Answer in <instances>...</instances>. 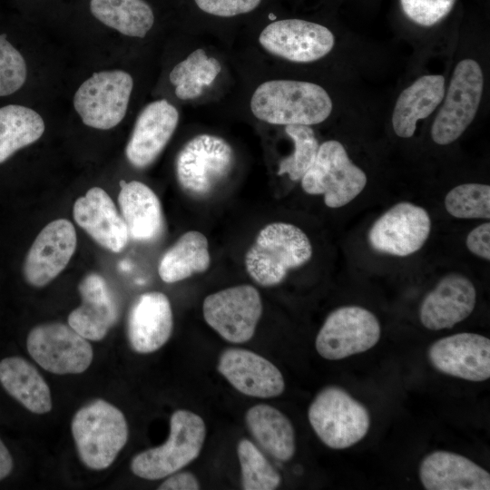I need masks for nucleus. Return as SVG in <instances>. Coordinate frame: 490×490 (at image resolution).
Here are the masks:
<instances>
[{"mask_svg":"<svg viewBox=\"0 0 490 490\" xmlns=\"http://www.w3.org/2000/svg\"><path fill=\"white\" fill-rule=\"evenodd\" d=\"M333 103L320 85L296 80H271L260 84L250 100L253 115L277 125H315L326 121Z\"/></svg>","mask_w":490,"mask_h":490,"instance_id":"obj_1","label":"nucleus"},{"mask_svg":"<svg viewBox=\"0 0 490 490\" xmlns=\"http://www.w3.org/2000/svg\"><path fill=\"white\" fill-rule=\"evenodd\" d=\"M312 245L307 234L287 222H272L258 233L247 250L244 263L248 274L258 284H279L289 270L306 264L312 257Z\"/></svg>","mask_w":490,"mask_h":490,"instance_id":"obj_2","label":"nucleus"},{"mask_svg":"<svg viewBox=\"0 0 490 490\" xmlns=\"http://www.w3.org/2000/svg\"><path fill=\"white\" fill-rule=\"evenodd\" d=\"M71 431L80 460L93 470H103L113 465L129 436L123 413L102 398L77 410Z\"/></svg>","mask_w":490,"mask_h":490,"instance_id":"obj_3","label":"nucleus"},{"mask_svg":"<svg viewBox=\"0 0 490 490\" xmlns=\"http://www.w3.org/2000/svg\"><path fill=\"white\" fill-rule=\"evenodd\" d=\"M205 437L206 426L199 415L185 409L176 410L170 419L166 442L135 455L131 461V470L147 480L164 478L196 459Z\"/></svg>","mask_w":490,"mask_h":490,"instance_id":"obj_4","label":"nucleus"},{"mask_svg":"<svg viewBox=\"0 0 490 490\" xmlns=\"http://www.w3.org/2000/svg\"><path fill=\"white\" fill-rule=\"evenodd\" d=\"M308 417L318 437L332 449L352 446L370 426L368 408L338 386H328L316 395Z\"/></svg>","mask_w":490,"mask_h":490,"instance_id":"obj_5","label":"nucleus"},{"mask_svg":"<svg viewBox=\"0 0 490 490\" xmlns=\"http://www.w3.org/2000/svg\"><path fill=\"white\" fill-rule=\"evenodd\" d=\"M484 86V74L477 61L465 58L456 64L431 126L435 143L448 145L464 133L477 113Z\"/></svg>","mask_w":490,"mask_h":490,"instance_id":"obj_6","label":"nucleus"},{"mask_svg":"<svg viewBox=\"0 0 490 490\" xmlns=\"http://www.w3.org/2000/svg\"><path fill=\"white\" fill-rule=\"evenodd\" d=\"M305 192L323 195L329 208H340L353 201L365 188L368 178L336 140L322 142L317 157L300 179Z\"/></svg>","mask_w":490,"mask_h":490,"instance_id":"obj_7","label":"nucleus"},{"mask_svg":"<svg viewBox=\"0 0 490 490\" xmlns=\"http://www.w3.org/2000/svg\"><path fill=\"white\" fill-rule=\"evenodd\" d=\"M233 163L234 152L228 142L220 136L200 134L186 142L176 157L177 181L187 193L203 197L227 177Z\"/></svg>","mask_w":490,"mask_h":490,"instance_id":"obj_8","label":"nucleus"},{"mask_svg":"<svg viewBox=\"0 0 490 490\" xmlns=\"http://www.w3.org/2000/svg\"><path fill=\"white\" fill-rule=\"evenodd\" d=\"M132 87V77L124 71L94 73L75 92L74 109L87 126L113 128L126 114Z\"/></svg>","mask_w":490,"mask_h":490,"instance_id":"obj_9","label":"nucleus"},{"mask_svg":"<svg viewBox=\"0 0 490 490\" xmlns=\"http://www.w3.org/2000/svg\"><path fill=\"white\" fill-rule=\"evenodd\" d=\"M26 348L44 370L57 375L83 373L93 358L89 340L61 322L43 323L33 328L26 338Z\"/></svg>","mask_w":490,"mask_h":490,"instance_id":"obj_10","label":"nucleus"},{"mask_svg":"<svg viewBox=\"0 0 490 490\" xmlns=\"http://www.w3.org/2000/svg\"><path fill=\"white\" fill-rule=\"evenodd\" d=\"M377 318L359 306H343L326 318L315 341L318 353L339 360L372 348L379 340Z\"/></svg>","mask_w":490,"mask_h":490,"instance_id":"obj_11","label":"nucleus"},{"mask_svg":"<svg viewBox=\"0 0 490 490\" xmlns=\"http://www.w3.org/2000/svg\"><path fill=\"white\" fill-rule=\"evenodd\" d=\"M207 324L222 338L244 343L254 335L262 314V301L257 289L242 284L208 295L202 304Z\"/></svg>","mask_w":490,"mask_h":490,"instance_id":"obj_12","label":"nucleus"},{"mask_svg":"<svg viewBox=\"0 0 490 490\" xmlns=\"http://www.w3.org/2000/svg\"><path fill=\"white\" fill-rule=\"evenodd\" d=\"M430 230L428 212L414 203L402 201L373 223L368 239L370 247L377 252L407 257L423 247Z\"/></svg>","mask_w":490,"mask_h":490,"instance_id":"obj_13","label":"nucleus"},{"mask_svg":"<svg viewBox=\"0 0 490 490\" xmlns=\"http://www.w3.org/2000/svg\"><path fill=\"white\" fill-rule=\"evenodd\" d=\"M270 54L294 63H311L328 54L335 36L326 26L302 19H283L270 23L259 36Z\"/></svg>","mask_w":490,"mask_h":490,"instance_id":"obj_14","label":"nucleus"},{"mask_svg":"<svg viewBox=\"0 0 490 490\" xmlns=\"http://www.w3.org/2000/svg\"><path fill=\"white\" fill-rule=\"evenodd\" d=\"M427 358L438 371L480 382L490 377V340L470 332L442 338L430 345Z\"/></svg>","mask_w":490,"mask_h":490,"instance_id":"obj_15","label":"nucleus"},{"mask_svg":"<svg viewBox=\"0 0 490 490\" xmlns=\"http://www.w3.org/2000/svg\"><path fill=\"white\" fill-rule=\"evenodd\" d=\"M77 243L72 222L58 219L49 222L37 235L23 266L26 282L41 288L50 283L67 266Z\"/></svg>","mask_w":490,"mask_h":490,"instance_id":"obj_16","label":"nucleus"},{"mask_svg":"<svg viewBox=\"0 0 490 490\" xmlns=\"http://www.w3.org/2000/svg\"><path fill=\"white\" fill-rule=\"evenodd\" d=\"M217 368L235 389L250 397H275L285 388L279 369L270 360L248 349L230 348L224 350Z\"/></svg>","mask_w":490,"mask_h":490,"instance_id":"obj_17","label":"nucleus"},{"mask_svg":"<svg viewBox=\"0 0 490 490\" xmlns=\"http://www.w3.org/2000/svg\"><path fill=\"white\" fill-rule=\"evenodd\" d=\"M475 303L473 282L460 273H448L423 299L419 319L431 330L451 328L470 316Z\"/></svg>","mask_w":490,"mask_h":490,"instance_id":"obj_18","label":"nucleus"},{"mask_svg":"<svg viewBox=\"0 0 490 490\" xmlns=\"http://www.w3.org/2000/svg\"><path fill=\"white\" fill-rule=\"evenodd\" d=\"M179 122L174 105L162 99L150 103L140 113L125 148L128 162L135 168L152 164L172 138Z\"/></svg>","mask_w":490,"mask_h":490,"instance_id":"obj_19","label":"nucleus"},{"mask_svg":"<svg viewBox=\"0 0 490 490\" xmlns=\"http://www.w3.org/2000/svg\"><path fill=\"white\" fill-rule=\"evenodd\" d=\"M173 317L168 297L159 291L141 294L132 304L127 318V337L137 353L160 349L170 338Z\"/></svg>","mask_w":490,"mask_h":490,"instance_id":"obj_20","label":"nucleus"},{"mask_svg":"<svg viewBox=\"0 0 490 490\" xmlns=\"http://www.w3.org/2000/svg\"><path fill=\"white\" fill-rule=\"evenodd\" d=\"M75 222L102 247L122 250L129 241L126 224L113 200L100 187H93L78 198L73 208Z\"/></svg>","mask_w":490,"mask_h":490,"instance_id":"obj_21","label":"nucleus"},{"mask_svg":"<svg viewBox=\"0 0 490 490\" xmlns=\"http://www.w3.org/2000/svg\"><path fill=\"white\" fill-rule=\"evenodd\" d=\"M78 290L82 303L69 314L68 325L86 339L100 341L117 321L114 298L103 277L94 272L83 278Z\"/></svg>","mask_w":490,"mask_h":490,"instance_id":"obj_22","label":"nucleus"},{"mask_svg":"<svg viewBox=\"0 0 490 490\" xmlns=\"http://www.w3.org/2000/svg\"><path fill=\"white\" fill-rule=\"evenodd\" d=\"M419 478L426 490H489V473L469 458L444 450L426 456Z\"/></svg>","mask_w":490,"mask_h":490,"instance_id":"obj_23","label":"nucleus"},{"mask_svg":"<svg viewBox=\"0 0 490 490\" xmlns=\"http://www.w3.org/2000/svg\"><path fill=\"white\" fill-rule=\"evenodd\" d=\"M446 80L442 74H425L398 95L391 116L394 132L400 138L414 135L418 121L428 117L442 103Z\"/></svg>","mask_w":490,"mask_h":490,"instance_id":"obj_24","label":"nucleus"},{"mask_svg":"<svg viewBox=\"0 0 490 490\" xmlns=\"http://www.w3.org/2000/svg\"><path fill=\"white\" fill-rule=\"evenodd\" d=\"M118 204L130 238L137 241H151L161 233V202L146 184L138 181L126 182L121 187Z\"/></svg>","mask_w":490,"mask_h":490,"instance_id":"obj_25","label":"nucleus"},{"mask_svg":"<svg viewBox=\"0 0 490 490\" xmlns=\"http://www.w3.org/2000/svg\"><path fill=\"white\" fill-rule=\"evenodd\" d=\"M0 383L5 391L30 412L42 415L53 407L50 388L38 372L21 357L0 361Z\"/></svg>","mask_w":490,"mask_h":490,"instance_id":"obj_26","label":"nucleus"},{"mask_svg":"<svg viewBox=\"0 0 490 490\" xmlns=\"http://www.w3.org/2000/svg\"><path fill=\"white\" fill-rule=\"evenodd\" d=\"M249 432L258 445L279 461H289L296 451L295 431L290 420L276 407L259 404L245 414Z\"/></svg>","mask_w":490,"mask_h":490,"instance_id":"obj_27","label":"nucleus"},{"mask_svg":"<svg viewBox=\"0 0 490 490\" xmlns=\"http://www.w3.org/2000/svg\"><path fill=\"white\" fill-rule=\"evenodd\" d=\"M210 264L207 238L200 231L190 230L164 252L158 273L164 282L174 283L206 271Z\"/></svg>","mask_w":490,"mask_h":490,"instance_id":"obj_28","label":"nucleus"},{"mask_svg":"<svg viewBox=\"0 0 490 490\" xmlns=\"http://www.w3.org/2000/svg\"><path fill=\"white\" fill-rule=\"evenodd\" d=\"M92 15L108 27L143 38L154 23V15L144 0H91Z\"/></svg>","mask_w":490,"mask_h":490,"instance_id":"obj_29","label":"nucleus"},{"mask_svg":"<svg viewBox=\"0 0 490 490\" xmlns=\"http://www.w3.org/2000/svg\"><path fill=\"white\" fill-rule=\"evenodd\" d=\"M44 129L43 118L31 108L18 104L0 107V163L36 142Z\"/></svg>","mask_w":490,"mask_h":490,"instance_id":"obj_30","label":"nucleus"},{"mask_svg":"<svg viewBox=\"0 0 490 490\" xmlns=\"http://www.w3.org/2000/svg\"><path fill=\"white\" fill-rule=\"evenodd\" d=\"M220 71V62L198 48L172 68L169 78L175 86L176 96L189 100L198 97L203 87L212 83Z\"/></svg>","mask_w":490,"mask_h":490,"instance_id":"obj_31","label":"nucleus"},{"mask_svg":"<svg viewBox=\"0 0 490 490\" xmlns=\"http://www.w3.org/2000/svg\"><path fill=\"white\" fill-rule=\"evenodd\" d=\"M237 454L241 470L242 489L273 490L279 485V474L251 441L241 439L237 446Z\"/></svg>","mask_w":490,"mask_h":490,"instance_id":"obj_32","label":"nucleus"},{"mask_svg":"<svg viewBox=\"0 0 490 490\" xmlns=\"http://www.w3.org/2000/svg\"><path fill=\"white\" fill-rule=\"evenodd\" d=\"M286 134L294 143L293 152L279 164L278 175L287 174L299 181L313 164L318 151V142L309 125H286Z\"/></svg>","mask_w":490,"mask_h":490,"instance_id":"obj_33","label":"nucleus"},{"mask_svg":"<svg viewBox=\"0 0 490 490\" xmlns=\"http://www.w3.org/2000/svg\"><path fill=\"white\" fill-rule=\"evenodd\" d=\"M447 212L458 219L490 218V186L464 183L454 187L445 198Z\"/></svg>","mask_w":490,"mask_h":490,"instance_id":"obj_34","label":"nucleus"},{"mask_svg":"<svg viewBox=\"0 0 490 490\" xmlns=\"http://www.w3.org/2000/svg\"><path fill=\"white\" fill-rule=\"evenodd\" d=\"M27 67L21 53L0 34V96L10 95L25 83Z\"/></svg>","mask_w":490,"mask_h":490,"instance_id":"obj_35","label":"nucleus"},{"mask_svg":"<svg viewBox=\"0 0 490 490\" xmlns=\"http://www.w3.org/2000/svg\"><path fill=\"white\" fill-rule=\"evenodd\" d=\"M456 0H400L402 10L413 23L430 27L442 21Z\"/></svg>","mask_w":490,"mask_h":490,"instance_id":"obj_36","label":"nucleus"},{"mask_svg":"<svg viewBox=\"0 0 490 490\" xmlns=\"http://www.w3.org/2000/svg\"><path fill=\"white\" fill-rule=\"evenodd\" d=\"M198 7L210 15L230 17L254 10L261 0H194Z\"/></svg>","mask_w":490,"mask_h":490,"instance_id":"obj_37","label":"nucleus"},{"mask_svg":"<svg viewBox=\"0 0 490 490\" xmlns=\"http://www.w3.org/2000/svg\"><path fill=\"white\" fill-rule=\"evenodd\" d=\"M490 223L485 222L474 228L467 235L468 250L484 260H490Z\"/></svg>","mask_w":490,"mask_h":490,"instance_id":"obj_38","label":"nucleus"},{"mask_svg":"<svg viewBox=\"0 0 490 490\" xmlns=\"http://www.w3.org/2000/svg\"><path fill=\"white\" fill-rule=\"evenodd\" d=\"M170 475L160 485L159 490H198L201 488L198 479L191 472H175Z\"/></svg>","mask_w":490,"mask_h":490,"instance_id":"obj_39","label":"nucleus"},{"mask_svg":"<svg viewBox=\"0 0 490 490\" xmlns=\"http://www.w3.org/2000/svg\"><path fill=\"white\" fill-rule=\"evenodd\" d=\"M14 467L12 456L0 438V481L7 477Z\"/></svg>","mask_w":490,"mask_h":490,"instance_id":"obj_40","label":"nucleus"}]
</instances>
